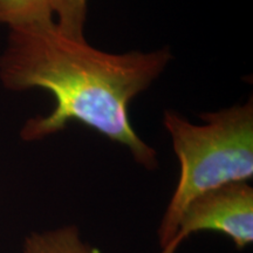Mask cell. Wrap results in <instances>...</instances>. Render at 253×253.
Returning a JSON list of instances; mask_svg holds the SVG:
<instances>
[{"instance_id": "3957f363", "label": "cell", "mask_w": 253, "mask_h": 253, "mask_svg": "<svg viewBox=\"0 0 253 253\" xmlns=\"http://www.w3.org/2000/svg\"><path fill=\"white\" fill-rule=\"evenodd\" d=\"M204 230L224 233L238 250L252 244V186L248 182H233L195 197L183 211L175 235L160 253H176L190 235Z\"/></svg>"}, {"instance_id": "7a4b0ae2", "label": "cell", "mask_w": 253, "mask_h": 253, "mask_svg": "<svg viewBox=\"0 0 253 253\" xmlns=\"http://www.w3.org/2000/svg\"><path fill=\"white\" fill-rule=\"evenodd\" d=\"M203 120L207 125L197 126L170 110L164 114L181 173L157 230L161 249L171 240L183 211L195 197L253 176L252 101L204 114Z\"/></svg>"}, {"instance_id": "277c9868", "label": "cell", "mask_w": 253, "mask_h": 253, "mask_svg": "<svg viewBox=\"0 0 253 253\" xmlns=\"http://www.w3.org/2000/svg\"><path fill=\"white\" fill-rule=\"evenodd\" d=\"M24 253H100L82 239L74 225L32 232L24 240Z\"/></svg>"}, {"instance_id": "6da1fadb", "label": "cell", "mask_w": 253, "mask_h": 253, "mask_svg": "<svg viewBox=\"0 0 253 253\" xmlns=\"http://www.w3.org/2000/svg\"><path fill=\"white\" fill-rule=\"evenodd\" d=\"M170 59L167 49L110 54L66 36L52 23L11 30L0 58V78L11 90L42 88L54 96L49 115L25 125L24 140H40L78 121L126 145L136 162L153 170L157 154L135 132L128 108Z\"/></svg>"}, {"instance_id": "8992f818", "label": "cell", "mask_w": 253, "mask_h": 253, "mask_svg": "<svg viewBox=\"0 0 253 253\" xmlns=\"http://www.w3.org/2000/svg\"><path fill=\"white\" fill-rule=\"evenodd\" d=\"M52 6L58 17L55 24L59 31L73 39H84L87 0H52Z\"/></svg>"}, {"instance_id": "5b68a950", "label": "cell", "mask_w": 253, "mask_h": 253, "mask_svg": "<svg viewBox=\"0 0 253 253\" xmlns=\"http://www.w3.org/2000/svg\"><path fill=\"white\" fill-rule=\"evenodd\" d=\"M52 0H0V24L11 30L55 23Z\"/></svg>"}]
</instances>
